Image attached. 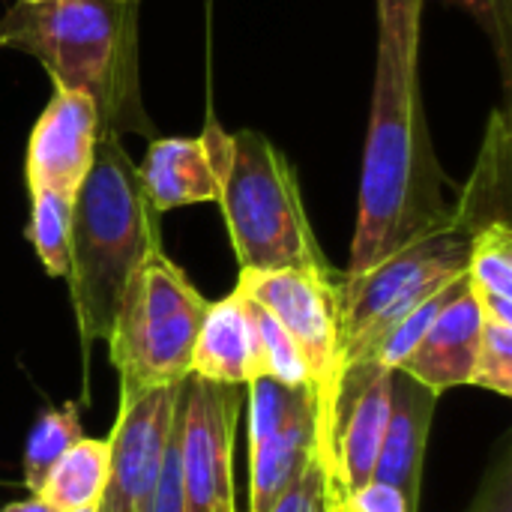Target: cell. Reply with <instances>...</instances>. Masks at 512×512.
<instances>
[{
    "mask_svg": "<svg viewBox=\"0 0 512 512\" xmlns=\"http://www.w3.org/2000/svg\"><path fill=\"white\" fill-rule=\"evenodd\" d=\"M192 375L231 387L264 378L255 303L240 288L207 306L192 351Z\"/></svg>",
    "mask_w": 512,
    "mask_h": 512,
    "instance_id": "cell-15",
    "label": "cell"
},
{
    "mask_svg": "<svg viewBox=\"0 0 512 512\" xmlns=\"http://www.w3.org/2000/svg\"><path fill=\"white\" fill-rule=\"evenodd\" d=\"M315 453V402L309 390H300L285 426L249 450V512H270L282 492L303 474Z\"/></svg>",
    "mask_w": 512,
    "mask_h": 512,
    "instance_id": "cell-17",
    "label": "cell"
},
{
    "mask_svg": "<svg viewBox=\"0 0 512 512\" xmlns=\"http://www.w3.org/2000/svg\"><path fill=\"white\" fill-rule=\"evenodd\" d=\"M84 438L81 432V420H78V405L69 402L63 408L45 411L36 426L27 435L24 444V486L30 489V495H39L48 471L57 465V459L78 441Z\"/></svg>",
    "mask_w": 512,
    "mask_h": 512,
    "instance_id": "cell-21",
    "label": "cell"
},
{
    "mask_svg": "<svg viewBox=\"0 0 512 512\" xmlns=\"http://www.w3.org/2000/svg\"><path fill=\"white\" fill-rule=\"evenodd\" d=\"M216 201L240 270H333L309 225L297 171L267 135L228 132Z\"/></svg>",
    "mask_w": 512,
    "mask_h": 512,
    "instance_id": "cell-4",
    "label": "cell"
},
{
    "mask_svg": "<svg viewBox=\"0 0 512 512\" xmlns=\"http://www.w3.org/2000/svg\"><path fill=\"white\" fill-rule=\"evenodd\" d=\"M111 474V444L108 438H78L48 471L39 501L54 512L99 504Z\"/></svg>",
    "mask_w": 512,
    "mask_h": 512,
    "instance_id": "cell-18",
    "label": "cell"
},
{
    "mask_svg": "<svg viewBox=\"0 0 512 512\" xmlns=\"http://www.w3.org/2000/svg\"><path fill=\"white\" fill-rule=\"evenodd\" d=\"M468 12L486 39L492 42V51L498 57L504 93H507V111H510V90H512V0H444Z\"/></svg>",
    "mask_w": 512,
    "mask_h": 512,
    "instance_id": "cell-24",
    "label": "cell"
},
{
    "mask_svg": "<svg viewBox=\"0 0 512 512\" xmlns=\"http://www.w3.org/2000/svg\"><path fill=\"white\" fill-rule=\"evenodd\" d=\"M69 512H99V504H90V507H78V510H69Z\"/></svg>",
    "mask_w": 512,
    "mask_h": 512,
    "instance_id": "cell-31",
    "label": "cell"
},
{
    "mask_svg": "<svg viewBox=\"0 0 512 512\" xmlns=\"http://www.w3.org/2000/svg\"><path fill=\"white\" fill-rule=\"evenodd\" d=\"M228 132L210 120L198 138H153L138 168L141 189L162 216L177 207L207 204L219 198V171Z\"/></svg>",
    "mask_w": 512,
    "mask_h": 512,
    "instance_id": "cell-12",
    "label": "cell"
},
{
    "mask_svg": "<svg viewBox=\"0 0 512 512\" xmlns=\"http://www.w3.org/2000/svg\"><path fill=\"white\" fill-rule=\"evenodd\" d=\"M207 306L162 246L144 258L120 297L105 339L120 396L177 387L192 375V351Z\"/></svg>",
    "mask_w": 512,
    "mask_h": 512,
    "instance_id": "cell-5",
    "label": "cell"
},
{
    "mask_svg": "<svg viewBox=\"0 0 512 512\" xmlns=\"http://www.w3.org/2000/svg\"><path fill=\"white\" fill-rule=\"evenodd\" d=\"M96 141L99 120L93 102L81 93L54 87V96L30 129L24 162L27 192L48 189L75 201L93 165Z\"/></svg>",
    "mask_w": 512,
    "mask_h": 512,
    "instance_id": "cell-11",
    "label": "cell"
},
{
    "mask_svg": "<svg viewBox=\"0 0 512 512\" xmlns=\"http://www.w3.org/2000/svg\"><path fill=\"white\" fill-rule=\"evenodd\" d=\"M0 512H54L45 501H39L36 495H30L27 501H18V504H9V507H3Z\"/></svg>",
    "mask_w": 512,
    "mask_h": 512,
    "instance_id": "cell-28",
    "label": "cell"
},
{
    "mask_svg": "<svg viewBox=\"0 0 512 512\" xmlns=\"http://www.w3.org/2000/svg\"><path fill=\"white\" fill-rule=\"evenodd\" d=\"M471 387H483L504 399L512 396V324L483 318Z\"/></svg>",
    "mask_w": 512,
    "mask_h": 512,
    "instance_id": "cell-23",
    "label": "cell"
},
{
    "mask_svg": "<svg viewBox=\"0 0 512 512\" xmlns=\"http://www.w3.org/2000/svg\"><path fill=\"white\" fill-rule=\"evenodd\" d=\"M336 270H240L237 288L270 312L309 369V393L315 402V453L324 477L333 474V411L345 375Z\"/></svg>",
    "mask_w": 512,
    "mask_h": 512,
    "instance_id": "cell-7",
    "label": "cell"
},
{
    "mask_svg": "<svg viewBox=\"0 0 512 512\" xmlns=\"http://www.w3.org/2000/svg\"><path fill=\"white\" fill-rule=\"evenodd\" d=\"M480 333H483V309L465 273L450 303L438 312L423 342L408 354V360L399 369L438 396L453 387H465L474 378Z\"/></svg>",
    "mask_w": 512,
    "mask_h": 512,
    "instance_id": "cell-14",
    "label": "cell"
},
{
    "mask_svg": "<svg viewBox=\"0 0 512 512\" xmlns=\"http://www.w3.org/2000/svg\"><path fill=\"white\" fill-rule=\"evenodd\" d=\"M216 512H237V510H234V498H225V501H222V504L216 507Z\"/></svg>",
    "mask_w": 512,
    "mask_h": 512,
    "instance_id": "cell-30",
    "label": "cell"
},
{
    "mask_svg": "<svg viewBox=\"0 0 512 512\" xmlns=\"http://www.w3.org/2000/svg\"><path fill=\"white\" fill-rule=\"evenodd\" d=\"M438 399H441L438 393H432L402 369H390V411H387V426H384L372 480L399 489L417 510H420L429 429Z\"/></svg>",
    "mask_w": 512,
    "mask_h": 512,
    "instance_id": "cell-13",
    "label": "cell"
},
{
    "mask_svg": "<svg viewBox=\"0 0 512 512\" xmlns=\"http://www.w3.org/2000/svg\"><path fill=\"white\" fill-rule=\"evenodd\" d=\"M390 411V369L348 366L333 411V474L327 489L342 501L375 477V462Z\"/></svg>",
    "mask_w": 512,
    "mask_h": 512,
    "instance_id": "cell-10",
    "label": "cell"
},
{
    "mask_svg": "<svg viewBox=\"0 0 512 512\" xmlns=\"http://www.w3.org/2000/svg\"><path fill=\"white\" fill-rule=\"evenodd\" d=\"M24 3H42V0H24Z\"/></svg>",
    "mask_w": 512,
    "mask_h": 512,
    "instance_id": "cell-33",
    "label": "cell"
},
{
    "mask_svg": "<svg viewBox=\"0 0 512 512\" xmlns=\"http://www.w3.org/2000/svg\"><path fill=\"white\" fill-rule=\"evenodd\" d=\"M426 0H378V57L348 276L453 225L456 198L435 156L423 90L420 30Z\"/></svg>",
    "mask_w": 512,
    "mask_h": 512,
    "instance_id": "cell-1",
    "label": "cell"
},
{
    "mask_svg": "<svg viewBox=\"0 0 512 512\" xmlns=\"http://www.w3.org/2000/svg\"><path fill=\"white\" fill-rule=\"evenodd\" d=\"M180 387H159L141 396H120L111 444V474L99 498V512H144L156 489L174 420Z\"/></svg>",
    "mask_w": 512,
    "mask_h": 512,
    "instance_id": "cell-9",
    "label": "cell"
},
{
    "mask_svg": "<svg viewBox=\"0 0 512 512\" xmlns=\"http://www.w3.org/2000/svg\"><path fill=\"white\" fill-rule=\"evenodd\" d=\"M0 45L36 57L54 87L87 96L99 135L156 138L141 99L138 0H15L0 18Z\"/></svg>",
    "mask_w": 512,
    "mask_h": 512,
    "instance_id": "cell-2",
    "label": "cell"
},
{
    "mask_svg": "<svg viewBox=\"0 0 512 512\" xmlns=\"http://www.w3.org/2000/svg\"><path fill=\"white\" fill-rule=\"evenodd\" d=\"M255 321H258V339H261L264 378H273L285 387L309 390V369H306L297 345L285 333V327L270 312H264L258 303H255Z\"/></svg>",
    "mask_w": 512,
    "mask_h": 512,
    "instance_id": "cell-22",
    "label": "cell"
},
{
    "mask_svg": "<svg viewBox=\"0 0 512 512\" xmlns=\"http://www.w3.org/2000/svg\"><path fill=\"white\" fill-rule=\"evenodd\" d=\"M339 510H342V512H351V510H348V507H345V504H342V498H339Z\"/></svg>",
    "mask_w": 512,
    "mask_h": 512,
    "instance_id": "cell-32",
    "label": "cell"
},
{
    "mask_svg": "<svg viewBox=\"0 0 512 512\" xmlns=\"http://www.w3.org/2000/svg\"><path fill=\"white\" fill-rule=\"evenodd\" d=\"M471 234L450 225L408 243L366 273L336 276L345 369L366 360L372 345L411 309L468 273Z\"/></svg>",
    "mask_w": 512,
    "mask_h": 512,
    "instance_id": "cell-6",
    "label": "cell"
},
{
    "mask_svg": "<svg viewBox=\"0 0 512 512\" xmlns=\"http://www.w3.org/2000/svg\"><path fill=\"white\" fill-rule=\"evenodd\" d=\"M342 504L351 512H417V507L399 489L378 483V480L366 483L360 492L348 495Z\"/></svg>",
    "mask_w": 512,
    "mask_h": 512,
    "instance_id": "cell-26",
    "label": "cell"
},
{
    "mask_svg": "<svg viewBox=\"0 0 512 512\" xmlns=\"http://www.w3.org/2000/svg\"><path fill=\"white\" fill-rule=\"evenodd\" d=\"M468 285L483 318L512 324V225L492 222L471 237Z\"/></svg>",
    "mask_w": 512,
    "mask_h": 512,
    "instance_id": "cell-19",
    "label": "cell"
},
{
    "mask_svg": "<svg viewBox=\"0 0 512 512\" xmlns=\"http://www.w3.org/2000/svg\"><path fill=\"white\" fill-rule=\"evenodd\" d=\"M324 492H327V512H342L339 510V495L330 492V489H324Z\"/></svg>",
    "mask_w": 512,
    "mask_h": 512,
    "instance_id": "cell-29",
    "label": "cell"
},
{
    "mask_svg": "<svg viewBox=\"0 0 512 512\" xmlns=\"http://www.w3.org/2000/svg\"><path fill=\"white\" fill-rule=\"evenodd\" d=\"M243 387L189 375L180 387V468L186 512H216L234 498V435L243 411Z\"/></svg>",
    "mask_w": 512,
    "mask_h": 512,
    "instance_id": "cell-8",
    "label": "cell"
},
{
    "mask_svg": "<svg viewBox=\"0 0 512 512\" xmlns=\"http://www.w3.org/2000/svg\"><path fill=\"white\" fill-rule=\"evenodd\" d=\"M159 246V213L141 189L135 162L117 135H99L72 204L66 273L84 348L108 339L132 273Z\"/></svg>",
    "mask_w": 512,
    "mask_h": 512,
    "instance_id": "cell-3",
    "label": "cell"
},
{
    "mask_svg": "<svg viewBox=\"0 0 512 512\" xmlns=\"http://www.w3.org/2000/svg\"><path fill=\"white\" fill-rule=\"evenodd\" d=\"M468 512H512V444L510 435L498 447L480 492L474 495Z\"/></svg>",
    "mask_w": 512,
    "mask_h": 512,
    "instance_id": "cell-25",
    "label": "cell"
},
{
    "mask_svg": "<svg viewBox=\"0 0 512 512\" xmlns=\"http://www.w3.org/2000/svg\"><path fill=\"white\" fill-rule=\"evenodd\" d=\"M72 198L48 189H30V225L27 240L33 243L42 267L54 279L69 273V231H72Z\"/></svg>",
    "mask_w": 512,
    "mask_h": 512,
    "instance_id": "cell-20",
    "label": "cell"
},
{
    "mask_svg": "<svg viewBox=\"0 0 512 512\" xmlns=\"http://www.w3.org/2000/svg\"><path fill=\"white\" fill-rule=\"evenodd\" d=\"M512 201V126L510 111L495 108L486 123V138L468 183L456 195L453 225L477 234L492 222H510Z\"/></svg>",
    "mask_w": 512,
    "mask_h": 512,
    "instance_id": "cell-16",
    "label": "cell"
},
{
    "mask_svg": "<svg viewBox=\"0 0 512 512\" xmlns=\"http://www.w3.org/2000/svg\"><path fill=\"white\" fill-rule=\"evenodd\" d=\"M300 501H303V474L282 492V498L273 504L270 512H300Z\"/></svg>",
    "mask_w": 512,
    "mask_h": 512,
    "instance_id": "cell-27",
    "label": "cell"
}]
</instances>
